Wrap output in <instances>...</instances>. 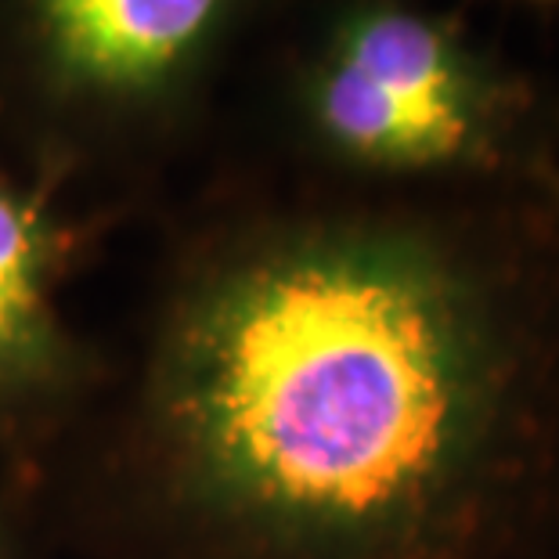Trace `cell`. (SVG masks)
Returning <instances> with one entry per match:
<instances>
[{
  "instance_id": "4",
  "label": "cell",
  "mask_w": 559,
  "mask_h": 559,
  "mask_svg": "<svg viewBox=\"0 0 559 559\" xmlns=\"http://www.w3.org/2000/svg\"><path fill=\"white\" fill-rule=\"evenodd\" d=\"M73 231L40 188L0 166V419L33 415L76 368L58 289Z\"/></svg>"
},
{
  "instance_id": "2",
  "label": "cell",
  "mask_w": 559,
  "mask_h": 559,
  "mask_svg": "<svg viewBox=\"0 0 559 559\" xmlns=\"http://www.w3.org/2000/svg\"><path fill=\"white\" fill-rule=\"evenodd\" d=\"M321 170L401 192L559 181V94L430 0H329L289 83Z\"/></svg>"
},
{
  "instance_id": "6",
  "label": "cell",
  "mask_w": 559,
  "mask_h": 559,
  "mask_svg": "<svg viewBox=\"0 0 559 559\" xmlns=\"http://www.w3.org/2000/svg\"><path fill=\"white\" fill-rule=\"evenodd\" d=\"M0 559H4V549H0Z\"/></svg>"
},
{
  "instance_id": "1",
  "label": "cell",
  "mask_w": 559,
  "mask_h": 559,
  "mask_svg": "<svg viewBox=\"0 0 559 559\" xmlns=\"http://www.w3.org/2000/svg\"><path fill=\"white\" fill-rule=\"evenodd\" d=\"M134 448L199 559L559 556V181L343 185L174 285Z\"/></svg>"
},
{
  "instance_id": "3",
  "label": "cell",
  "mask_w": 559,
  "mask_h": 559,
  "mask_svg": "<svg viewBox=\"0 0 559 559\" xmlns=\"http://www.w3.org/2000/svg\"><path fill=\"white\" fill-rule=\"evenodd\" d=\"M257 0H11L37 91L83 120H141L206 73Z\"/></svg>"
},
{
  "instance_id": "5",
  "label": "cell",
  "mask_w": 559,
  "mask_h": 559,
  "mask_svg": "<svg viewBox=\"0 0 559 559\" xmlns=\"http://www.w3.org/2000/svg\"><path fill=\"white\" fill-rule=\"evenodd\" d=\"M531 4H559V0H531Z\"/></svg>"
}]
</instances>
